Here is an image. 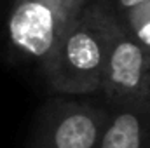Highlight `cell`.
Here are the masks:
<instances>
[{"label":"cell","instance_id":"277c9868","mask_svg":"<svg viewBox=\"0 0 150 148\" xmlns=\"http://www.w3.org/2000/svg\"><path fill=\"white\" fill-rule=\"evenodd\" d=\"M101 89L115 106L150 99V49L122 23L108 54Z\"/></svg>","mask_w":150,"mask_h":148},{"label":"cell","instance_id":"5b68a950","mask_svg":"<svg viewBox=\"0 0 150 148\" xmlns=\"http://www.w3.org/2000/svg\"><path fill=\"white\" fill-rule=\"evenodd\" d=\"M100 148H150V99L117 105L108 115Z\"/></svg>","mask_w":150,"mask_h":148},{"label":"cell","instance_id":"7a4b0ae2","mask_svg":"<svg viewBox=\"0 0 150 148\" xmlns=\"http://www.w3.org/2000/svg\"><path fill=\"white\" fill-rule=\"evenodd\" d=\"M87 4L89 0H16L7 21L11 45L44 70Z\"/></svg>","mask_w":150,"mask_h":148},{"label":"cell","instance_id":"6da1fadb","mask_svg":"<svg viewBox=\"0 0 150 148\" xmlns=\"http://www.w3.org/2000/svg\"><path fill=\"white\" fill-rule=\"evenodd\" d=\"M119 26L120 21L107 0H89L44 66L51 87L68 96L100 89Z\"/></svg>","mask_w":150,"mask_h":148},{"label":"cell","instance_id":"52a82bcc","mask_svg":"<svg viewBox=\"0 0 150 148\" xmlns=\"http://www.w3.org/2000/svg\"><path fill=\"white\" fill-rule=\"evenodd\" d=\"M115 2V5L126 14L127 11H131L133 7H136V5H140V4H143V2H149V0H113Z\"/></svg>","mask_w":150,"mask_h":148},{"label":"cell","instance_id":"8992f818","mask_svg":"<svg viewBox=\"0 0 150 148\" xmlns=\"http://www.w3.org/2000/svg\"><path fill=\"white\" fill-rule=\"evenodd\" d=\"M124 16H126V26L133 33L138 32L142 26H145L147 23H150V0L136 5V7H133Z\"/></svg>","mask_w":150,"mask_h":148},{"label":"cell","instance_id":"3957f363","mask_svg":"<svg viewBox=\"0 0 150 148\" xmlns=\"http://www.w3.org/2000/svg\"><path fill=\"white\" fill-rule=\"evenodd\" d=\"M110 111L80 101H52L40 115L28 148H100Z\"/></svg>","mask_w":150,"mask_h":148}]
</instances>
